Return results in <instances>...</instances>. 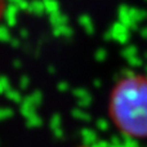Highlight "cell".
I'll list each match as a JSON object with an SVG mask.
<instances>
[{"instance_id":"1","label":"cell","mask_w":147,"mask_h":147,"mask_svg":"<svg viewBox=\"0 0 147 147\" xmlns=\"http://www.w3.org/2000/svg\"><path fill=\"white\" fill-rule=\"evenodd\" d=\"M107 114L120 134L147 140V75L129 74L119 79L109 94Z\"/></svg>"},{"instance_id":"2","label":"cell","mask_w":147,"mask_h":147,"mask_svg":"<svg viewBox=\"0 0 147 147\" xmlns=\"http://www.w3.org/2000/svg\"><path fill=\"white\" fill-rule=\"evenodd\" d=\"M4 10H5V1H4V0H0V18L3 17Z\"/></svg>"}]
</instances>
